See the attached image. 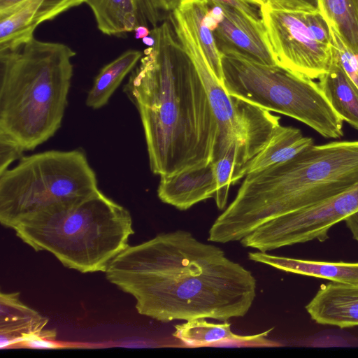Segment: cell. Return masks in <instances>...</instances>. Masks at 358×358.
Here are the masks:
<instances>
[{
    "mask_svg": "<svg viewBox=\"0 0 358 358\" xmlns=\"http://www.w3.org/2000/svg\"><path fill=\"white\" fill-rule=\"evenodd\" d=\"M24 152L17 142L0 134V174L8 169L13 162L20 159Z\"/></svg>",
    "mask_w": 358,
    "mask_h": 358,
    "instance_id": "obj_26",
    "label": "cell"
},
{
    "mask_svg": "<svg viewBox=\"0 0 358 358\" xmlns=\"http://www.w3.org/2000/svg\"><path fill=\"white\" fill-rule=\"evenodd\" d=\"M217 190L213 162L172 175L162 176L157 188L159 199L180 210L215 198Z\"/></svg>",
    "mask_w": 358,
    "mask_h": 358,
    "instance_id": "obj_13",
    "label": "cell"
},
{
    "mask_svg": "<svg viewBox=\"0 0 358 358\" xmlns=\"http://www.w3.org/2000/svg\"><path fill=\"white\" fill-rule=\"evenodd\" d=\"M97 189L96 173L81 148L23 156L0 174V222L13 229L36 213Z\"/></svg>",
    "mask_w": 358,
    "mask_h": 358,
    "instance_id": "obj_7",
    "label": "cell"
},
{
    "mask_svg": "<svg viewBox=\"0 0 358 358\" xmlns=\"http://www.w3.org/2000/svg\"><path fill=\"white\" fill-rule=\"evenodd\" d=\"M143 54L139 50H127L103 66L87 92V106L96 110L106 105L123 79L136 66Z\"/></svg>",
    "mask_w": 358,
    "mask_h": 358,
    "instance_id": "obj_20",
    "label": "cell"
},
{
    "mask_svg": "<svg viewBox=\"0 0 358 358\" xmlns=\"http://www.w3.org/2000/svg\"><path fill=\"white\" fill-rule=\"evenodd\" d=\"M248 259L286 272L340 283L358 284V262L305 260L261 251L249 252Z\"/></svg>",
    "mask_w": 358,
    "mask_h": 358,
    "instance_id": "obj_16",
    "label": "cell"
},
{
    "mask_svg": "<svg viewBox=\"0 0 358 358\" xmlns=\"http://www.w3.org/2000/svg\"><path fill=\"white\" fill-rule=\"evenodd\" d=\"M24 0H0V13H3Z\"/></svg>",
    "mask_w": 358,
    "mask_h": 358,
    "instance_id": "obj_31",
    "label": "cell"
},
{
    "mask_svg": "<svg viewBox=\"0 0 358 358\" xmlns=\"http://www.w3.org/2000/svg\"><path fill=\"white\" fill-rule=\"evenodd\" d=\"M145 49L123 92L138 112L149 164L172 175L214 162L219 137L206 90L170 21L150 30Z\"/></svg>",
    "mask_w": 358,
    "mask_h": 358,
    "instance_id": "obj_2",
    "label": "cell"
},
{
    "mask_svg": "<svg viewBox=\"0 0 358 358\" xmlns=\"http://www.w3.org/2000/svg\"><path fill=\"white\" fill-rule=\"evenodd\" d=\"M98 29L103 34L124 38L141 25L152 28L160 20L155 0H85Z\"/></svg>",
    "mask_w": 358,
    "mask_h": 358,
    "instance_id": "obj_12",
    "label": "cell"
},
{
    "mask_svg": "<svg viewBox=\"0 0 358 358\" xmlns=\"http://www.w3.org/2000/svg\"><path fill=\"white\" fill-rule=\"evenodd\" d=\"M265 38L276 65L319 79L335 58L332 31L320 11L288 9L267 1L259 7Z\"/></svg>",
    "mask_w": 358,
    "mask_h": 358,
    "instance_id": "obj_9",
    "label": "cell"
},
{
    "mask_svg": "<svg viewBox=\"0 0 358 358\" xmlns=\"http://www.w3.org/2000/svg\"><path fill=\"white\" fill-rule=\"evenodd\" d=\"M320 11L345 45L358 52V0H319Z\"/></svg>",
    "mask_w": 358,
    "mask_h": 358,
    "instance_id": "obj_22",
    "label": "cell"
},
{
    "mask_svg": "<svg viewBox=\"0 0 358 358\" xmlns=\"http://www.w3.org/2000/svg\"><path fill=\"white\" fill-rule=\"evenodd\" d=\"M358 182V140L312 145L293 158L245 176L210 232L218 243L241 241L278 216L337 194Z\"/></svg>",
    "mask_w": 358,
    "mask_h": 358,
    "instance_id": "obj_3",
    "label": "cell"
},
{
    "mask_svg": "<svg viewBox=\"0 0 358 358\" xmlns=\"http://www.w3.org/2000/svg\"><path fill=\"white\" fill-rule=\"evenodd\" d=\"M169 21L182 48L190 58L206 90L216 117L219 137L214 162L233 145L238 148L232 184L241 178L246 164L264 147L280 125L279 116L269 110L228 94L213 72L193 27L178 8Z\"/></svg>",
    "mask_w": 358,
    "mask_h": 358,
    "instance_id": "obj_8",
    "label": "cell"
},
{
    "mask_svg": "<svg viewBox=\"0 0 358 358\" xmlns=\"http://www.w3.org/2000/svg\"><path fill=\"white\" fill-rule=\"evenodd\" d=\"M143 43L148 45V47H152L155 45V38L152 36H148L146 37H144L143 39Z\"/></svg>",
    "mask_w": 358,
    "mask_h": 358,
    "instance_id": "obj_33",
    "label": "cell"
},
{
    "mask_svg": "<svg viewBox=\"0 0 358 358\" xmlns=\"http://www.w3.org/2000/svg\"><path fill=\"white\" fill-rule=\"evenodd\" d=\"M85 0H24L0 13V52L15 50L34 37L36 28Z\"/></svg>",
    "mask_w": 358,
    "mask_h": 358,
    "instance_id": "obj_11",
    "label": "cell"
},
{
    "mask_svg": "<svg viewBox=\"0 0 358 358\" xmlns=\"http://www.w3.org/2000/svg\"><path fill=\"white\" fill-rule=\"evenodd\" d=\"M278 1V0H264V1H267V2L271 3L273 4H275V3H277Z\"/></svg>",
    "mask_w": 358,
    "mask_h": 358,
    "instance_id": "obj_35",
    "label": "cell"
},
{
    "mask_svg": "<svg viewBox=\"0 0 358 358\" xmlns=\"http://www.w3.org/2000/svg\"><path fill=\"white\" fill-rule=\"evenodd\" d=\"M237 155V146L233 145L221 158L213 162L217 185L214 199L220 210L224 208L227 202L229 187L236 167Z\"/></svg>",
    "mask_w": 358,
    "mask_h": 358,
    "instance_id": "obj_24",
    "label": "cell"
},
{
    "mask_svg": "<svg viewBox=\"0 0 358 358\" xmlns=\"http://www.w3.org/2000/svg\"><path fill=\"white\" fill-rule=\"evenodd\" d=\"M134 31L136 39H143L150 34V30H149L148 27L143 25L137 27Z\"/></svg>",
    "mask_w": 358,
    "mask_h": 358,
    "instance_id": "obj_32",
    "label": "cell"
},
{
    "mask_svg": "<svg viewBox=\"0 0 358 358\" xmlns=\"http://www.w3.org/2000/svg\"><path fill=\"white\" fill-rule=\"evenodd\" d=\"M222 53L223 86L229 94L300 121L327 138L343 136V120L318 83L276 64H262L227 46Z\"/></svg>",
    "mask_w": 358,
    "mask_h": 358,
    "instance_id": "obj_6",
    "label": "cell"
},
{
    "mask_svg": "<svg viewBox=\"0 0 358 358\" xmlns=\"http://www.w3.org/2000/svg\"><path fill=\"white\" fill-rule=\"evenodd\" d=\"M178 9L194 29L213 72L223 85L222 53L217 45L213 33L203 22L204 16L210 10L208 0H182Z\"/></svg>",
    "mask_w": 358,
    "mask_h": 358,
    "instance_id": "obj_21",
    "label": "cell"
},
{
    "mask_svg": "<svg viewBox=\"0 0 358 358\" xmlns=\"http://www.w3.org/2000/svg\"><path fill=\"white\" fill-rule=\"evenodd\" d=\"M344 221L353 238L358 243V210L350 215Z\"/></svg>",
    "mask_w": 358,
    "mask_h": 358,
    "instance_id": "obj_28",
    "label": "cell"
},
{
    "mask_svg": "<svg viewBox=\"0 0 358 358\" xmlns=\"http://www.w3.org/2000/svg\"><path fill=\"white\" fill-rule=\"evenodd\" d=\"M76 52L35 37L0 52V134L32 150L62 126Z\"/></svg>",
    "mask_w": 358,
    "mask_h": 358,
    "instance_id": "obj_4",
    "label": "cell"
},
{
    "mask_svg": "<svg viewBox=\"0 0 358 358\" xmlns=\"http://www.w3.org/2000/svg\"><path fill=\"white\" fill-rule=\"evenodd\" d=\"M314 144L301 130L280 125L264 147L246 164L241 177L285 162Z\"/></svg>",
    "mask_w": 358,
    "mask_h": 358,
    "instance_id": "obj_18",
    "label": "cell"
},
{
    "mask_svg": "<svg viewBox=\"0 0 358 358\" xmlns=\"http://www.w3.org/2000/svg\"><path fill=\"white\" fill-rule=\"evenodd\" d=\"M358 210V182L308 207L272 219L240 241L261 252L313 240L324 242L331 228Z\"/></svg>",
    "mask_w": 358,
    "mask_h": 358,
    "instance_id": "obj_10",
    "label": "cell"
},
{
    "mask_svg": "<svg viewBox=\"0 0 358 358\" xmlns=\"http://www.w3.org/2000/svg\"><path fill=\"white\" fill-rule=\"evenodd\" d=\"M13 229L35 251L81 273L105 272L134 233L129 211L99 189L36 213Z\"/></svg>",
    "mask_w": 358,
    "mask_h": 358,
    "instance_id": "obj_5",
    "label": "cell"
},
{
    "mask_svg": "<svg viewBox=\"0 0 358 358\" xmlns=\"http://www.w3.org/2000/svg\"><path fill=\"white\" fill-rule=\"evenodd\" d=\"M161 10L173 11L180 6L182 0H155Z\"/></svg>",
    "mask_w": 358,
    "mask_h": 358,
    "instance_id": "obj_29",
    "label": "cell"
},
{
    "mask_svg": "<svg viewBox=\"0 0 358 358\" xmlns=\"http://www.w3.org/2000/svg\"><path fill=\"white\" fill-rule=\"evenodd\" d=\"M318 80L321 90L336 113L343 122L358 130V87L336 57L329 70Z\"/></svg>",
    "mask_w": 358,
    "mask_h": 358,
    "instance_id": "obj_19",
    "label": "cell"
},
{
    "mask_svg": "<svg viewBox=\"0 0 358 358\" xmlns=\"http://www.w3.org/2000/svg\"><path fill=\"white\" fill-rule=\"evenodd\" d=\"M228 5L255 23L262 24L260 12L255 8V6L251 4L245 0H210Z\"/></svg>",
    "mask_w": 358,
    "mask_h": 358,
    "instance_id": "obj_27",
    "label": "cell"
},
{
    "mask_svg": "<svg viewBox=\"0 0 358 358\" xmlns=\"http://www.w3.org/2000/svg\"><path fill=\"white\" fill-rule=\"evenodd\" d=\"M331 27V26H330ZM336 57L350 79L358 87V52L349 49L331 27Z\"/></svg>",
    "mask_w": 358,
    "mask_h": 358,
    "instance_id": "obj_25",
    "label": "cell"
},
{
    "mask_svg": "<svg viewBox=\"0 0 358 358\" xmlns=\"http://www.w3.org/2000/svg\"><path fill=\"white\" fill-rule=\"evenodd\" d=\"M173 336L189 347L211 346L224 339H237L243 336L231 331V324L213 323L206 318H196L174 326Z\"/></svg>",
    "mask_w": 358,
    "mask_h": 358,
    "instance_id": "obj_23",
    "label": "cell"
},
{
    "mask_svg": "<svg viewBox=\"0 0 358 358\" xmlns=\"http://www.w3.org/2000/svg\"><path fill=\"white\" fill-rule=\"evenodd\" d=\"M48 318L24 304L19 292L0 294V348L21 343L23 338L43 332Z\"/></svg>",
    "mask_w": 358,
    "mask_h": 358,
    "instance_id": "obj_17",
    "label": "cell"
},
{
    "mask_svg": "<svg viewBox=\"0 0 358 358\" xmlns=\"http://www.w3.org/2000/svg\"><path fill=\"white\" fill-rule=\"evenodd\" d=\"M305 308L317 324L341 329L357 327L358 284H323Z\"/></svg>",
    "mask_w": 358,
    "mask_h": 358,
    "instance_id": "obj_14",
    "label": "cell"
},
{
    "mask_svg": "<svg viewBox=\"0 0 358 358\" xmlns=\"http://www.w3.org/2000/svg\"><path fill=\"white\" fill-rule=\"evenodd\" d=\"M217 3L223 10V18L213 32L217 47L233 48L262 64L275 65L262 23H255L235 8Z\"/></svg>",
    "mask_w": 358,
    "mask_h": 358,
    "instance_id": "obj_15",
    "label": "cell"
},
{
    "mask_svg": "<svg viewBox=\"0 0 358 358\" xmlns=\"http://www.w3.org/2000/svg\"><path fill=\"white\" fill-rule=\"evenodd\" d=\"M245 1H247L248 2L250 3L251 4L255 6H257L259 8L264 3V0H245Z\"/></svg>",
    "mask_w": 358,
    "mask_h": 358,
    "instance_id": "obj_34",
    "label": "cell"
},
{
    "mask_svg": "<svg viewBox=\"0 0 358 358\" xmlns=\"http://www.w3.org/2000/svg\"><path fill=\"white\" fill-rule=\"evenodd\" d=\"M105 273L135 299L140 315L162 322L242 317L256 297L250 271L182 229L129 245Z\"/></svg>",
    "mask_w": 358,
    "mask_h": 358,
    "instance_id": "obj_1",
    "label": "cell"
},
{
    "mask_svg": "<svg viewBox=\"0 0 358 358\" xmlns=\"http://www.w3.org/2000/svg\"><path fill=\"white\" fill-rule=\"evenodd\" d=\"M203 22L207 28H208L212 32H213L217 29L219 24L217 21L210 13V10L204 16Z\"/></svg>",
    "mask_w": 358,
    "mask_h": 358,
    "instance_id": "obj_30",
    "label": "cell"
}]
</instances>
